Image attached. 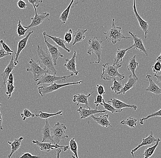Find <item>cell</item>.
I'll return each instance as SVG.
<instances>
[{
  "label": "cell",
  "mask_w": 161,
  "mask_h": 158,
  "mask_svg": "<svg viewBox=\"0 0 161 158\" xmlns=\"http://www.w3.org/2000/svg\"><path fill=\"white\" fill-rule=\"evenodd\" d=\"M37 53L38 56V64L41 68L50 71L56 75L57 72L55 68L53 59L47 51L43 50L42 46L37 45Z\"/></svg>",
  "instance_id": "obj_1"
},
{
  "label": "cell",
  "mask_w": 161,
  "mask_h": 158,
  "mask_svg": "<svg viewBox=\"0 0 161 158\" xmlns=\"http://www.w3.org/2000/svg\"><path fill=\"white\" fill-rule=\"evenodd\" d=\"M123 63L117 65H111L109 63L103 65V73L101 75V79L105 81H113L116 77L122 80L125 78L124 74H121L118 72L119 69L122 66Z\"/></svg>",
  "instance_id": "obj_2"
},
{
  "label": "cell",
  "mask_w": 161,
  "mask_h": 158,
  "mask_svg": "<svg viewBox=\"0 0 161 158\" xmlns=\"http://www.w3.org/2000/svg\"><path fill=\"white\" fill-rule=\"evenodd\" d=\"M114 19H113L111 27L106 33L103 32L105 39L103 41L107 40L108 43L111 42L113 44H115L123 39H130V37H126L123 34L121 28L116 27L114 24Z\"/></svg>",
  "instance_id": "obj_3"
},
{
  "label": "cell",
  "mask_w": 161,
  "mask_h": 158,
  "mask_svg": "<svg viewBox=\"0 0 161 158\" xmlns=\"http://www.w3.org/2000/svg\"><path fill=\"white\" fill-rule=\"evenodd\" d=\"M103 42L97 37H93V38L91 39L87 42L89 45L87 49V54L90 56L92 54H95L97 57V61L90 62V64H99L101 62H102L101 59L102 51L103 49Z\"/></svg>",
  "instance_id": "obj_4"
},
{
  "label": "cell",
  "mask_w": 161,
  "mask_h": 158,
  "mask_svg": "<svg viewBox=\"0 0 161 158\" xmlns=\"http://www.w3.org/2000/svg\"><path fill=\"white\" fill-rule=\"evenodd\" d=\"M67 128L65 125L57 122L51 128V134L54 140V145H59L62 140H67L69 136L66 135Z\"/></svg>",
  "instance_id": "obj_5"
},
{
  "label": "cell",
  "mask_w": 161,
  "mask_h": 158,
  "mask_svg": "<svg viewBox=\"0 0 161 158\" xmlns=\"http://www.w3.org/2000/svg\"><path fill=\"white\" fill-rule=\"evenodd\" d=\"M83 83L84 82L80 81L79 82L67 83V84H57L54 83L53 84L49 85L48 86L45 87V86H42L38 87V92L41 96L43 97L45 96L47 94L53 93V92L58 90L59 89H61L63 87L72 85L80 84Z\"/></svg>",
  "instance_id": "obj_6"
},
{
  "label": "cell",
  "mask_w": 161,
  "mask_h": 158,
  "mask_svg": "<svg viewBox=\"0 0 161 158\" xmlns=\"http://www.w3.org/2000/svg\"><path fill=\"white\" fill-rule=\"evenodd\" d=\"M30 67L26 69L28 72H31L33 75V79L34 81H38L45 74H48V71L44 69L40 66V65L35 61L33 59H30L29 61Z\"/></svg>",
  "instance_id": "obj_7"
},
{
  "label": "cell",
  "mask_w": 161,
  "mask_h": 158,
  "mask_svg": "<svg viewBox=\"0 0 161 158\" xmlns=\"http://www.w3.org/2000/svg\"><path fill=\"white\" fill-rule=\"evenodd\" d=\"M73 74H71L68 76L57 77L55 75L45 74L38 81L37 85H39L40 84H49L50 85L54 84L56 81H63L66 80L70 77H73Z\"/></svg>",
  "instance_id": "obj_8"
},
{
  "label": "cell",
  "mask_w": 161,
  "mask_h": 158,
  "mask_svg": "<svg viewBox=\"0 0 161 158\" xmlns=\"http://www.w3.org/2000/svg\"><path fill=\"white\" fill-rule=\"evenodd\" d=\"M43 35H44L45 44L47 46V50L46 51L51 56V58L53 59L54 66H56L58 58H63L64 56L60 53L59 51V47L58 46L53 45L50 44L46 39V37L44 33H43Z\"/></svg>",
  "instance_id": "obj_9"
},
{
  "label": "cell",
  "mask_w": 161,
  "mask_h": 158,
  "mask_svg": "<svg viewBox=\"0 0 161 158\" xmlns=\"http://www.w3.org/2000/svg\"><path fill=\"white\" fill-rule=\"evenodd\" d=\"M32 143L37 145L39 147L40 150L45 151L46 152H49L51 150H56L60 149L64 151L69 150V146H60L59 145H54L52 143H42L38 140H32Z\"/></svg>",
  "instance_id": "obj_10"
},
{
  "label": "cell",
  "mask_w": 161,
  "mask_h": 158,
  "mask_svg": "<svg viewBox=\"0 0 161 158\" xmlns=\"http://www.w3.org/2000/svg\"><path fill=\"white\" fill-rule=\"evenodd\" d=\"M33 7L35 10V16L33 18H31V23L29 25L28 27H26V26L24 27L25 28L27 29H30L31 28L40 25L46 19L50 20L49 19L50 14L49 13H42L40 14H38L36 8H35V7Z\"/></svg>",
  "instance_id": "obj_11"
},
{
  "label": "cell",
  "mask_w": 161,
  "mask_h": 158,
  "mask_svg": "<svg viewBox=\"0 0 161 158\" xmlns=\"http://www.w3.org/2000/svg\"><path fill=\"white\" fill-rule=\"evenodd\" d=\"M108 104H109L112 106L117 110L118 113L121 112L124 108H130L134 111L136 110L137 107L135 105H129L119 100L111 98L108 101Z\"/></svg>",
  "instance_id": "obj_12"
},
{
  "label": "cell",
  "mask_w": 161,
  "mask_h": 158,
  "mask_svg": "<svg viewBox=\"0 0 161 158\" xmlns=\"http://www.w3.org/2000/svg\"><path fill=\"white\" fill-rule=\"evenodd\" d=\"M34 33V31H31L28 33V34L24 38L18 41V48L17 52L15 53V58L14 59V64L15 66H17L19 64V58L22 51L25 48L28 43V40L30 36Z\"/></svg>",
  "instance_id": "obj_13"
},
{
  "label": "cell",
  "mask_w": 161,
  "mask_h": 158,
  "mask_svg": "<svg viewBox=\"0 0 161 158\" xmlns=\"http://www.w3.org/2000/svg\"><path fill=\"white\" fill-rule=\"evenodd\" d=\"M129 33L131 36L132 38L134 41L133 44L130 46L131 48L138 50L140 52H143L144 54H145L147 56H148V55L147 52L145 47L144 45L142 39L141 38H138L136 35L130 31L129 32Z\"/></svg>",
  "instance_id": "obj_14"
},
{
  "label": "cell",
  "mask_w": 161,
  "mask_h": 158,
  "mask_svg": "<svg viewBox=\"0 0 161 158\" xmlns=\"http://www.w3.org/2000/svg\"><path fill=\"white\" fill-rule=\"evenodd\" d=\"M157 139H156L153 136V132L151 131L150 134L147 137L142 139V142L138 145L137 146L133 149L131 151L130 154H131L133 157H134V153L136 151L142 147L146 145H153L157 141Z\"/></svg>",
  "instance_id": "obj_15"
},
{
  "label": "cell",
  "mask_w": 161,
  "mask_h": 158,
  "mask_svg": "<svg viewBox=\"0 0 161 158\" xmlns=\"http://www.w3.org/2000/svg\"><path fill=\"white\" fill-rule=\"evenodd\" d=\"M133 12L134 13L135 16L137 20L138 21L139 24L140 28L143 31L145 36V38H147V34L148 33V22H146L139 15L137 11L136 8V1L135 0L133 1Z\"/></svg>",
  "instance_id": "obj_16"
},
{
  "label": "cell",
  "mask_w": 161,
  "mask_h": 158,
  "mask_svg": "<svg viewBox=\"0 0 161 158\" xmlns=\"http://www.w3.org/2000/svg\"><path fill=\"white\" fill-rule=\"evenodd\" d=\"M76 52L74 51L73 56L70 59H65L66 63L64 64V66L66 68L67 72H70L71 74L77 76L80 71H77L76 70Z\"/></svg>",
  "instance_id": "obj_17"
},
{
  "label": "cell",
  "mask_w": 161,
  "mask_h": 158,
  "mask_svg": "<svg viewBox=\"0 0 161 158\" xmlns=\"http://www.w3.org/2000/svg\"><path fill=\"white\" fill-rule=\"evenodd\" d=\"M77 112L79 113L80 115V120L86 119V118L91 116L92 115H94L96 114H101V113H105L106 110H98L96 109H84L82 107L80 106L79 109L76 110Z\"/></svg>",
  "instance_id": "obj_18"
},
{
  "label": "cell",
  "mask_w": 161,
  "mask_h": 158,
  "mask_svg": "<svg viewBox=\"0 0 161 158\" xmlns=\"http://www.w3.org/2000/svg\"><path fill=\"white\" fill-rule=\"evenodd\" d=\"M146 78L149 84L148 87L145 90L146 91L150 92L156 95L161 94V88L153 81L152 76L151 75H147Z\"/></svg>",
  "instance_id": "obj_19"
},
{
  "label": "cell",
  "mask_w": 161,
  "mask_h": 158,
  "mask_svg": "<svg viewBox=\"0 0 161 158\" xmlns=\"http://www.w3.org/2000/svg\"><path fill=\"white\" fill-rule=\"evenodd\" d=\"M51 127L48 120H45V126L42 130V143H45L47 140H50L52 144H54V140L51 134Z\"/></svg>",
  "instance_id": "obj_20"
},
{
  "label": "cell",
  "mask_w": 161,
  "mask_h": 158,
  "mask_svg": "<svg viewBox=\"0 0 161 158\" xmlns=\"http://www.w3.org/2000/svg\"><path fill=\"white\" fill-rule=\"evenodd\" d=\"M138 80V79H136L135 77L133 76L131 74L129 75L128 80L125 84L124 86L123 87L122 89L119 92V95L125 94L127 92L129 91L130 89H134Z\"/></svg>",
  "instance_id": "obj_21"
},
{
  "label": "cell",
  "mask_w": 161,
  "mask_h": 158,
  "mask_svg": "<svg viewBox=\"0 0 161 158\" xmlns=\"http://www.w3.org/2000/svg\"><path fill=\"white\" fill-rule=\"evenodd\" d=\"M93 92L89 93L87 95H86L84 94H78L73 96V100L72 101L74 103L77 102V104L76 106H78L79 104H84L86 106L88 109H90V107L88 106V98L93 94Z\"/></svg>",
  "instance_id": "obj_22"
},
{
  "label": "cell",
  "mask_w": 161,
  "mask_h": 158,
  "mask_svg": "<svg viewBox=\"0 0 161 158\" xmlns=\"http://www.w3.org/2000/svg\"><path fill=\"white\" fill-rule=\"evenodd\" d=\"M91 118L103 127L108 128V127H112L111 123L108 120L109 115L108 114H105L104 115L100 116V117H95V116L92 115Z\"/></svg>",
  "instance_id": "obj_23"
},
{
  "label": "cell",
  "mask_w": 161,
  "mask_h": 158,
  "mask_svg": "<svg viewBox=\"0 0 161 158\" xmlns=\"http://www.w3.org/2000/svg\"><path fill=\"white\" fill-rule=\"evenodd\" d=\"M24 140L23 137H20L19 138L15 139L13 142L8 141V144L11 145V152L9 154L7 158H11L14 153L17 152L20 148L22 141Z\"/></svg>",
  "instance_id": "obj_24"
},
{
  "label": "cell",
  "mask_w": 161,
  "mask_h": 158,
  "mask_svg": "<svg viewBox=\"0 0 161 158\" xmlns=\"http://www.w3.org/2000/svg\"><path fill=\"white\" fill-rule=\"evenodd\" d=\"M15 67H16V66L14 64V57L13 56L11 61H10L9 64L6 67L4 71L3 72V74H1L2 78H3V84H4V85L6 84V82H7L10 74L12 73Z\"/></svg>",
  "instance_id": "obj_25"
},
{
  "label": "cell",
  "mask_w": 161,
  "mask_h": 158,
  "mask_svg": "<svg viewBox=\"0 0 161 158\" xmlns=\"http://www.w3.org/2000/svg\"><path fill=\"white\" fill-rule=\"evenodd\" d=\"M131 48L130 47L127 48L126 49H119L117 51L116 53L115 56L114 57V62L113 63V65H117L119 64H121L122 62L123 59L124 57L125 56L126 53L127 51L130 50Z\"/></svg>",
  "instance_id": "obj_26"
},
{
  "label": "cell",
  "mask_w": 161,
  "mask_h": 158,
  "mask_svg": "<svg viewBox=\"0 0 161 158\" xmlns=\"http://www.w3.org/2000/svg\"><path fill=\"white\" fill-rule=\"evenodd\" d=\"M87 31V29H78L73 34L74 41L72 46L75 45V44L79 42H82L85 38V33Z\"/></svg>",
  "instance_id": "obj_27"
},
{
  "label": "cell",
  "mask_w": 161,
  "mask_h": 158,
  "mask_svg": "<svg viewBox=\"0 0 161 158\" xmlns=\"http://www.w3.org/2000/svg\"><path fill=\"white\" fill-rule=\"evenodd\" d=\"M43 33L45 35V36H47L49 37L50 39L52 40V41H54V42L57 45L58 47H60V48H62L63 49L65 50V51L68 52V53H70V49L68 48L67 47L65 46V42L64 40L62 39L61 38H57V37H52V36L49 35L46 33V32H43Z\"/></svg>",
  "instance_id": "obj_28"
},
{
  "label": "cell",
  "mask_w": 161,
  "mask_h": 158,
  "mask_svg": "<svg viewBox=\"0 0 161 158\" xmlns=\"http://www.w3.org/2000/svg\"><path fill=\"white\" fill-rule=\"evenodd\" d=\"M138 65V63L136 61V55H134L130 59L128 65L127 66V69L131 72L133 76L135 77L136 79H138L135 74L136 70V69Z\"/></svg>",
  "instance_id": "obj_29"
},
{
  "label": "cell",
  "mask_w": 161,
  "mask_h": 158,
  "mask_svg": "<svg viewBox=\"0 0 161 158\" xmlns=\"http://www.w3.org/2000/svg\"><path fill=\"white\" fill-rule=\"evenodd\" d=\"M74 0H72L70 2V4L68 6L67 8L63 11V13L60 15L59 19L61 21V24H60V28L63 24H65L68 20V18H69V14L70 13V10L71 8V6L74 3Z\"/></svg>",
  "instance_id": "obj_30"
},
{
  "label": "cell",
  "mask_w": 161,
  "mask_h": 158,
  "mask_svg": "<svg viewBox=\"0 0 161 158\" xmlns=\"http://www.w3.org/2000/svg\"><path fill=\"white\" fill-rule=\"evenodd\" d=\"M161 141V140L159 138H157V140L156 141L155 144L154 145L150 147L146 148L143 154V155L144 156V158H149L153 155L155 151L158 147V145L159 144L160 142Z\"/></svg>",
  "instance_id": "obj_31"
},
{
  "label": "cell",
  "mask_w": 161,
  "mask_h": 158,
  "mask_svg": "<svg viewBox=\"0 0 161 158\" xmlns=\"http://www.w3.org/2000/svg\"><path fill=\"white\" fill-rule=\"evenodd\" d=\"M38 115H35L36 117H39L41 119H45L47 120L49 118L55 116L57 115H62L63 111H59L58 112L55 113V114H50V113L43 112L42 111H40Z\"/></svg>",
  "instance_id": "obj_32"
},
{
  "label": "cell",
  "mask_w": 161,
  "mask_h": 158,
  "mask_svg": "<svg viewBox=\"0 0 161 158\" xmlns=\"http://www.w3.org/2000/svg\"><path fill=\"white\" fill-rule=\"evenodd\" d=\"M120 124L122 125H126L131 128L136 127L137 124V120L135 118L129 117L125 120H123L120 122Z\"/></svg>",
  "instance_id": "obj_33"
},
{
  "label": "cell",
  "mask_w": 161,
  "mask_h": 158,
  "mask_svg": "<svg viewBox=\"0 0 161 158\" xmlns=\"http://www.w3.org/2000/svg\"><path fill=\"white\" fill-rule=\"evenodd\" d=\"M69 149L73 152L75 158H79L78 155V146L75 138H72L69 142Z\"/></svg>",
  "instance_id": "obj_34"
},
{
  "label": "cell",
  "mask_w": 161,
  "mask_h": 158,
  "mask_svg": "<svg viewBox=\"0 0 161 158\" xmlns=\"http://www.w3.org/2000/svg\"><path fill=\"white\" fill-rule=\"evenodd\" d=\"M113 84L111 87V90L112 91L114 92L116 95H119V92L122 89L123 86L121 82L117 81L116 78L113 81Z\"/></svg>",
  "instance_id": "obj_35"
},
{
  "label": "cell",
  "mask_w": 161,
  "mask_h": 158,
  "mask_svg": "<svg viewBox=\"0 0 161 158\" xmlns=\"http://www.w3.org/2000/svg\"><path fill=\"white\" fill-rule=\"evenodd\" d=\"M161 117V109L160 110H159L158 111L156 112L150 114V115H148L145 118H142V119H141L140 120V123L141 125H143L144 124V121L147 120H148V119H150V118L153 117Z\"/></svg>",
  "instance_id": "obj_36"
},
{
  "label": "cell",
  "mask_w": 161,
  "mask_h": 158,
  "mask_svg": "<svg viewBox=\"0 0 161 158\" xmlns=\"http://www.w3.org/2000/svg\"><path fill=\"white\" fill-rule=\"evenodd\" d=\"M101 105L103 106V108H104L103 110L110 112L112 114H114L115 113H118L117 110L115 109H114L113 107L112 106L109 104L105 103L104 99H103V103L101 104Z\"/></svg>",
  "instance_id": "obj_37"
},
{
  "label": "cell",
  "mask_w": 161,
  "mask_h": 158,
  "mask_svg": "<svg viewBox=\"0 0 161 158\" xmlns=\"http://www.w3.org/2000/svg\"><path fill=\"white\" fill-rule=\"evenodd\" d=\"M28 30L27 29L25 28L24 26L21 24V21L19 20V23L18 24V28H17V34L19 37H22L25 35V33Z\"/></svg>",
  "instance_id": "obj_38"
},
{
  "label": "cell",
  "mask_w": 161,
  "mask_h": 158,
  "mask_svg": "<svg viewBox=\"0 0 161 158\" xmlns=\"http://www.w3.org/2000/svg\"><path fill=\"white\" fill-rule=\"evenodd\" d=\"M21 116L23 119V120L25 121L28 118L35 117V115L34 114H32L29 110L25 109L23 110V113H21Z\"/></svg>",
  "instance_id": "obj_39"
},
{
  "label": "cell",
  "mask_w": 161,
  "mask_h": 158,
  "mask_svg": "<svg viewBox=\"0 0 161 158\" xmlns=\"http://www.w3.org/2000/svg\"><path fill=\"white\" fill-rule=\"evenodd\" d=\"M15 88V86L14 84H7V91L6 92V94L8 95V99H11L12 94L14 91Z\"/></svg>",
  "instance_id": "obj_40"
},
{
  "label": "cell",
  "mask_w": 161,
  "mask_h": 158,
  "mask_svg": "<svg viewBox=\"0 0 161 158\" xmlns=\"http://www.w3.org/2000/svg\"><path fill=\"white\" fill-rule=\"evenodd\" d=\"M72 34H73V32L72 30L69 29L68 32L65 33V36H64V40L65 43L67 44H70L71 43L72 40Z\"/></svg>",
  "instance_id": "obj_41"
},
{
  "label": "cell",
  "mask_w": 161,
  "mask_h": 158,
  "mask_svg": "<svg viewBox=\"0 0 161 158\" xmlns=\"http://www.w3.org/2000/svg\"><path fill=\"white\" fill-rule=\"evenodd\" d=\"M153 72L155 74H158L161 71V61H157L155 64L152 66Z\"/></svg>",
  "instance_id": "obj_42"
},
{
  "label": "cell",
  "mask_w": 161,
  "mask_h": 158,
  "mask_svg": "<svg viewBox=\"0 0 161 158\" xmlns=\"http://www.w3.org/2000/svg\"><path fill=\"white\" fill-rule=\"evenodd\" d=\"M0 43L2 45V48L4 50L6 53H9V54H12V53H14V51L10 49L9 46H8L7 44H6V43L4 42L3 40H0Z\"/></svg>",
  "instance_id": "obj_43"
},
{
  "label": "cell",
  "mask_w": 161,
  "mask_h": 158,
  "mask_svg": "<svg viewBox=\"0 0 161 158\" xmlns=\"http://www.w3.org/2000/svg\"><path fill=\"white\" fill-rule=\"evenodd\" d=\"M103 99V97L102 96L97 95V98L95 99V101H94V104H95L96 106V110H97L98 106L102 104Z\"/></svg>",
  "instance_id": "obj_44"
},
{
  "label": "cell",
  "mask_w": 161,
  "mask_h": 158,
  "mask_svg": "<svg viewBox=\"0 0 161 158\" xmlns=\"http://www.w3.org/2000/svg\"><path fill=\"white\" fill-rule=\"evenodd\" d=\"M97 89V92H98V95H103L105 94V90H104V87L101 85L97 84L96 85Z\"/></svg>",
  "instance_id": "obj_45"
},
{
  "label": "cell",
  "mask_w": 161,
  "mask_h": 158,
  "mask_svg": "<svg viewBox=\"0 0 161 158\" xmlns=\"http://www.w3.org/2000/svg\"><path fill=\"white\" fill-rule=\"evenodd\" d=\"M28 2L32 4L33 7H35V8H38L40 3H43V1L42 0H29Z\"/></svg>",
  "instance_id": "obj_46"
},
{
  "label": "cell",
  "mask_w": 161,
  "mask_h": 158,
  "mask_svg": "<svg viewBox=\"0 0 161 158\" xmlns=\"http://www.w3.org/2000/svg\"><path fill=\"white\" fill-rule=\"evenodd\" d=\"M17 5H18V8L21 9H25L27 6H28V5L22 0H20L18 2Z\"/></svg>",
  "instance_id": "obj_47"
},
{
  "label": "cell",
  "mask_w": 161,
  "mask_h": 158,
  "mask_svg": "<svg viewBox=\"0 0 161 158\" xmlns=\"http://www.w3.org/2000/svg\"><path fill=\"white\" fill-rule=\"evenodd\" d=\"M20 158H40V157L33 155L30 153H25L20 156Z\"/></svg>",
  "instance_id": "obj_48"
},
{
  "label": "cell",
  "mask_w": 161,
  "mask_h": 158,
  "mask_svg": "<svg viewBox=\"0 0 161 158\" xmlns=\"http://www.w3.org/2000/svg\"><path fill=\"white\" fill-rule=\"evenodd\" d=\"M12 55V54L6 53L3 48H1V49H0V59L5 58V57L7 56Z\"/></svg>",
  "instance_id": "obj_49"
},
{
  "label": "cell",
  "mask_w": 161,
  "mask_h": 158,
  "mask_svg": "<svg viewBox=\"0 0 161 158\" xmlns=\"http://www.w3.org/2000/svg\"><path fill=\"white\" fill-rule=\"evenodd\" d=\"M14 84V77L13 73H11L7 80L6 84Z\"/></svg>",
  "instance_id": "obj_50"
},
{
  "label": "cell",
  "mask_w": 161,
  "mask_h": 158,
  "mask_svg": "<svg viewBox=\"0 0 161 158\" xmlns=\"http://www.w3.org/2000/svg\"><path fill=\"white\" fill-rule=\"evenodd\" d=\"M2 104H0V130H3V117H2V113L1 112V107L2 106Z\"/></svg>",
  "instance_id": "obj_51"
},
{
  "label": "cell",
  "mask_w": 161,
  "mask_h": 158,
  "mask_svg": "<svg viewBox=\"0 0 161 158\" xmlns=\"http://www.w3.org/2000/svg\"><path fill=\"white\" fill-rule=\"evenodd\" d=\"M154 77L157 78V79H158V83H161V74L157 75L155 74L154 75Z\"/></svg>",
  "instance_id": "obj_52"
},
{
  "label": "cell",
  "mask_w": 161,
  "mask_h": 158,
  "mask_svg": "<svg viewBox=\"0 0 161 158\" xmlns=\"http://www.w3.org/2000/svg\"><path fill=\"white\" fill-rule=\"evenodd\" d=\"M57 154H56V158H60V154L61 152V149H59L56 150Z\"/></svg>",
  "instance_id": "obj_53"
},
{
  "label": "cell",
  "mask_w": 161,
  "mask_h": 158,
  "mask_svg": "<svg viewBox=\"0 0 161 158\" xmlns=\"http://www.w3.org/2000/svg\"><path fill=\"white\" fill-rule=\"evenodd\" d=\"M157 61H161V53L160 55L157 58V59H156Z\"/></svg>",
  "instance_id": "obj_54"
},
{
  "label": "cell",
  "mask_w": 161,
  "mask_h": 158,
  "mask_svg": "<svg viewBox=\"0 0 161 158\" xmlns=\"http://www.w3.org/2000/svg\"><path fill=\"white\" fill-rule=\"evenodd\" d=\"M71 157H72V158H75V157L74 156V155H71Z\"/></svg>",
  "instance_id": "obj_55"
},
{
  "label": "cell",
  "mask_w": 161,
  "mask_h": 158,
  "mask_svg": "<svg viewBox=\"0 0 161 158\" xmlns=\"http://www.w3.org/2000/svg\"><path fill=\"white\" fill-rule=\"evenodd\" d=\"M0 84H1V82H0ZM1 87H0V89H1Z\"/></svg>",
  "instance_id": "obj_56"
},
{
  "label": "cell",
  "mask_w": 161,
  "mask_h": 158,
  "mask_svg": "<svg viewBox=\"0 0 161 158\" xmlns=\"http://www.w3.org/2000/svg\"><path fill=\"white\" fill-rule=\"evenodd\" d=\"M1 47H0V49H1Z\"/></svg>",
  "instance_id": "obj_57"
}]
</instances>
